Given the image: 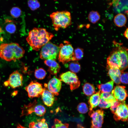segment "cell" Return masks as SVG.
<instances>
[{"instance_id":"obj_1","label":"cell","mask_w":128,"mask_h":128,"mask_svg":"<svg viewBox=\"0 0 128 128\" xmlns=\"http://www.w3.org/2000/svg\"><path fill=\"white\" fill-rule=\"evenodd\" d=\"M54 36L45 28L35 27L29 32L26 40L33 50L38 51Z\"/></svg>"},{"instance_id":"obj_2","label":"cell","mask_w":128,"mask_h":128,"mask_svg":"<svg viewBox=\"0 0 128 128\" xmlns=\"http://www.w3.org/2000/svg\"><path fill=\"white\" fill-rule=\"evenodd\" d=\"M25 53L24 49L17 43H3L0 45V58L7 61L15 62L22 58Z\"/></svg>"},{"instance_id":"obj_3","label":"cell","mask_w":128,"mask_h":128,"mask_svg":"<svg viewBox=\"0 0 128 128\" xmlns=\"http://www.w3.org/2000/svg\"><path fill=\"white\" fill-rule=\"evenodd\" d=\"M50 17L54 28L56 31L60 28H66L72 23L70 13L67 11L53 12L50 14Z\"/></svg>"},{"instance_id":"obj_4","label":"cell","mask_w":128,"mask_h":128,"mask_svg":"<svg viewBox=\"0 0 128 128\" xmlns=\"http://www.w3.org/2000/svg\"><path fill=\"white\" fill-rule=\"evenodd\" d=\"M59 50V46L49 41L41 48L40 58L45 60H55L58 56Z\"/></svg>"},{"instance_id":"obj_5","label":"cell","mask_w":128,"mask_h":128,"mask_svg":"<svg viewBox=\"0 0 128 128\" xmlns=\"http://www.w3.org/2000/svg\"><path fill=\"white\" fill-rule=\"evenodd\" d=\"M64 44H60V50L58 55V59L63 64L72 61L74 55L73 49L69 42L65 41Z\"/></svg>"},{"instance_id":"obj_6","label":"cell","mask_w":128,"mask_h":128,"mask_svg":"<svg viewBox=\"0 0 128 128\" xmlns=\"http://www.w3.org/2000/svg\"><path fill=\"white\" fill-rule=\"evenodd\" d=\"M59 79L69 85L71 90L77 88L80 85V82L76 73L71 71L62 73L59 76Z\"/></svg>"},{"instance_id":"obj_7","label":"cell","mask_w":128,"mask_h":128,"mask_svg":"<svg viewBox=\"0 0 128 128\" xmlns=\"http://www.w3.org/2000/svg\"><path fill=\"white\" fill-rule=\"evenodd\" d=\"M44 89L42 84L34 81H32L25 88L28 96L31 98L40 97Z\"/></svg>"},{"instance_id":"obj_8","label":"cell","mask_w":128,"mask_h":128,"mask_svg":"<svg viewBox=\"0 0 128 128\" xmlns=\"http://www.w3.org/2000/svg\"><path fill=\"white\" fill-rule=\"evenodd\" d=\"M107 63L109 68L120 69L122 65L118 46L113 50L107 59Z\"/></svg>"},{"instance_id":"obj_9","label":"cell","mask_w":128,"mask_h":128,"mask_svg":"<svg viewBox=\"0 0 128 128\" xmlns=\"http://www.w3.org/2000/svg\"><path fill=\"white\" fill-rule=\"evenodd\" d=\"M23 80L22 75L16 70L10 75L8 81L5 82L4 84L6 87L9 86L14 89L22 86Z\"/></svg>"},{"instance_id":"obj_10","label":"cell","mask_w":128,"mask_h":128,"mask_svg":"<svg viewBox=\"0 0 128 128\" xmlns=\"http://www.w3.org/2000/svg\"><path fill=\"white\" fill-rule=\"evenodd\" d=\"M89 115L92 119L91 128H101L103 122L104 111L101 109L90 111Z\"/></svg>"},{"instance_id":"obj_11","label":"cell","mask_w":128,"mask_h":128,"mask_svg":"<svg viewBox=\"0 0 128 128\" xmlns=\"http://www.w3.org/2000/svg\"><path fill=\"white\" fill-rule=\"evenodd\" d=\"M46 110L44 106L39 105L34 106L33 103L26 105L22 108L21 116L27 115L34 112L37 116H41L44 115Z\"/></svg>"},{"instance_id":"obj_12","label":"cell","mask_w":128,"mask_h":128,"mask_svg":"<svg viewBox=\"0 0 128 128\" xmlns=\"http://www.w3.org/2000/svg\"><path fill=\"white\" fill-rule=\"evenodd\" d=\"M128 106L124 101L121 102L117 107L114 114V118L116 121H126L128 119Z\"/></svg>"},{"instance_id":"obj_13","label":"cell","mask_w":128,"mask_h":128,"mask_svg":"<svg viewBox=\"0 0 128 128\" xmlns=\"http://www.w3.org/2000/svg\"><path fill=\"white\" fill-rule=\"evenodd\" d=\"M125 88L124 86H117L112 90L111 94L116 100L120 102L124 101L128 96Z\"/></svg>"},{"instance_id":"obj_14","label":"cell","mask_w":128,"mask_h":128,"mask_svg":"<svg viewBox=\"0 0 128 128\" xmlns=\"http://www.w3.org/2000/svg\"><path fill=\"white\" fill-rule=\"evenodd\" d=\"M62 86L61 81L59 79L54 77L51 79L47 85L48 90L54 94L58 96Z\"/></svg>"},{"instance_id":"obj_15","label":"cell","mask_w":128,"mask_h":128,"mask_svg":"<svg viewBox=\"0 0 128 128\" xmlns=\"http://www.w3.org/2000/svg\"><path fill=\"white\" fill-rule=\"evenodd\" d=\"M41 95L43 102L45 105L48 107L53 105L55 100L54 94L45 88Z\"/></svg>"},{"instance_id":"obj_16","label":"cell","mask_w":128,"mask_h":128,"mask_svg":"<svg viewBox=\"0 0 128 128\" xmlns=\"http://www.w3.org/2000/svg\"><path fill=\"white\" fill-rule=\"evenodd\" d=\"M118 47L122 62L120 70L123 71L128 67V50L127 48L123 46H119Z\"/></svg>"},{"instance_id":"obj_17","label":"cell","mask_w":128,"mask_h":128,"mask_svg":"<svg viewBox=\"0 0 128 128\" xmlns=\"http://www.w3.org/2000/svg\"><path fill=\"white\" fill-rule=\"evenodd\" d=\"M44 63L48 67V71L50 74L52 75H56L59 72L61 67L59 64L55 60H45Z\"/></svg>"},{"instance_id":"obj_18","label":"cell","mask_w":128,"mask_h":128,"mask_svg":"<svg viewBox=\"0 0 128 128\" xmlns=\"http://www.w3.org/2000/svg\"><path fill=\"white\" fill-rule=\"evenodd\" d=\"M101 92L100 91L92 95L90 97L88 101L90 111L96 108L99 104L100 99Z\"/></svg>"},{"instance_id":"obj_19","label":"cell","mask_w":128,"mask_h":128,"mask_svg":"<svg viewBox=\"0 0 128 128\" xmlns=\"http://www.w3.org/2000/svg\"><path fill=\"white\" fill-rule=\"evenodd\" d=\"M108 74L112 80L116 84H119L120 83V78L121 72L119 69L109 68Z\"/></svg>"},{"instance_id":"obj_20","label":"cell","mask_w":128,"mask_h":128,"mask_svg":"<svg viewBox=\"0 0 128 128\" xmlns=\"http://www.w3.org/2000/svg\"><path fill=\"white\" fill-rule=\"evenodd\" d=\"M114 83V81L111 80L104 84L98 85L97 87L101 93H110L112 90Z\"/></svg>"},{"instance_id":"obj_21","label":"cell","mask_w":128,"mask_h":128,"mask_svg":"<svg viewBox=\"0 0 128 128\" xmlns=\"http://www.w3.org/2000/svg\"><path fill=\"white\" fill-rule=\"evenodd\" d=\"M114 21L115 24L119 27L124 26L126 24L127 19L123 14L120 13L116 15L114 17Z\"/></svg>"},{"instance_id":"obj_22","label":"cell","mask_w":128,"mask_h":128,"mask_svg":"<svg viewBox=\"0 0 128 128\" xmlns=\"http://www.w3.org/2000/svg\"><path fill=\"white\" fill-rule=\"evenodd\" d=\"M29 128H49L44 119H38L36 122H32L29 124Z\"/></svg>"},{"instance_id":"obj_23","label":"cell","mask_w":128,"mask_h":128,"mask_svg":"<svg viewBox=\"0 0 128 128\" xmlns=\"http://www.w3.org/2000/svg\"><path fill=\"white\" fill-rule=\"evenodd\" d=\"M83 91L84 93L87 96H91L95 92V88L93 85L87 83L83 86Z\"/></svg>"},{"instance_id":"obj_24","label":"cell","mask_w":128,"mask_h":128,"mask_svg":"<svg viewBox=\"0 0 128 128\" xmlns=\"http://www.w3.org/2000/svg\"><path fill=\"white\" fill-rule=\"evenodd\" d=\"M100 97L101 99L110 104L111 106L116 101V99L110 93H101L100 94Z\"/></svg>"},{"instance_id":"obj_25","label":"cell","mask_w":128,"mask_h":128,"mask_svg":"<svg viewBox=\"0 0 128 128\" xmlns=\"http://www.w3.org/2000/svg\"><path fill=\"white\" fill-rule=\"evenodd\" d=\"M100 18V15L97 11H93L90 12L88 17L89 21L93 23L97 22L99 20Z\"/></svg>"},{"instance_id":"obj_26","label":"cell","mask_w":128,"mask_h":128,"mask_svg":"<svg viewBox=\"0 0 128 128\" xmlns=\"http://www.w3.org/2000/svg\"><path fill=\"white\" fill-rule=\"evenodd\" d=\"M83 50L82 49L78 48L74 51V55L72 61L80 60L83 57Z\"/></svg>"},{"instance_id":"obj_27","label":"cell","mask_w":128,"mask_h":128,"mask_svg":"<svg viewBox=\"0 0 128 128\" xmlns=\"http://www.w3.org/2000/svg\"><path fill=\"white\" fill-rule=\"evenodd\" d=\"M46 74V71L42 68L36 69L34 72V75L36 78L40 80L44 78Z\"/></svg>"},{"instance_id":"obj_28","label":"cell","mask_w":128,"mask_h":128,"mask_svg":"<svg viewBox=\"0 0 128 128\" xmlns=\"http://www.w3.org/2000/svg\"><path fill=\"white\" fill-rule=\"evenodd\" d=\"M69 67L71 72L75 73L79 72L81 69L80 64L75 61L70 63L69 64Z\"/></svg>"},{"instance_id":"obj_29","label":"cell","mask_w":128,"mask_h":128,"mask_svg":"<svg viewBox=\"0 0 128 128\" xmlns=\"http://www.w3.org/2000/svg\"><path fill=\"white\" fill-rule=\"evenodd\" d=\"M54 124L52 128H69L68 123H63L61 121L57 119L54 120Z\"/></svg>"},{"instance_id":"obj_30","label":"cell","mask_w":128,"mask_h":128,"mask_svg":"<svg viewBox=\"0 0 128 128\" xmlns=\"http://www.w3.org/2000/svg\"><path fill=\"white\" fill-rule=\"evenodd\" d=\"M78 111L81 114H85L88 111V108L87 104L84 103L82 102L79 103L77 107Z\"/></svg>"},{"instance_id":"obj_31","label":"cell","mask_w":128,"mask_h":128,"mask_svg":"<svg viewBox=\"0 0 128 128\" xmlns=\"http://www.w3.org/2000/svg\"><path fill=\"white\" fill-rule=\"evenodd\" d=\"M10 14L14 18H17L20 15L21 11L19 8L17 7H13L10 11Z\"/></svg>"},{"instance_id":"obj_32","label":"cell","mask_w":128,"mask_h":128,"mask_svg":"<svg viewBox=\"0 0 128 128\" xmlns=\"http://www.w3.org/2000/svg\"><path fill=\"white\" fill-rule=\"evenodd\" d=\"M121 74L120 78V82L125 84L128 83V73L121 71Z\"/></svg>"},{"instance_id":"obj_33","label":"cell","mask_w":128,"mask_h":128,"mask_svg":"<svg viewBox=\"0 0 128 128\" xmlns=\"http://www.w3.org/2000/svg\"><path fill=\"white\" fill-rule=\"evenodd\" d=\"M5 29L7 32L10 33H14L16 30V26L12 23L7 24L5 27Z\"/></svg>"},{"instance_id":"obj_34","label":"cell","mask_w":128,"mask_h":128,"mask_svg":"<svg viewBox=\"0 0 128 128\" xmlns=\"http://www.w3.org/2000/svg\"><path fill=\"white\" fill-rule=\"evenodd\" d=\"M98 105L100 108L102 109H107L111 106L110 104L101 98Z\"/></svg>"},{"instance_id":"obj_35","label":"cell","mask_w":128,"mask_h":128,"mask_svg":"<svg viewBox=\"0 0 128 128\" xmlns=\"http://www.w3.org/2000/svg\"><path fill=\"white\" fill-rule=\"evenodd\" d=\"M28 6L32 10L35 9L39 6V3L36 0H29L28 2Z\"/></svg>"},{"instance_id":"obj_36","label":"cell","mask_w":128,"mask_h":128,"mask_svg":"<svg viewBox=\"0 0 128 128\" xmlns=\"http://www.w3.org/2000/svg\"><path fill=\"white\" fill-rule=\"evenodd\" d=\"M121 102L116 100V101L114 103L113 105L110 107V109L112 113L114 114L117 107Z\"/></svg>"},{"instance_id":"obj_37","label":"cell","mask_w":128,"mask_h":128,"mask_svg":"<svg viewBox=\"0 0 128 128\" xmlns=\"http://www.w3.org/2000/svg\"><path fill=\"white\" fill-rule=\"evenodd\" d=\"M128 28H127L126 30L125 31L123 34V35L124 37L127 39H128Z\"/></svg>"},{"instance_id":"obj_38","label":"cell","mask_w":128,"mask_h":128,"mask_svg":"<svg viewBox=\"0 0 128 128\" xmlns=\"http://www.w3.org/2000/svg\"><path fill=\"white\" fill-rule=\"evenodd\" d=\"M17 128H27L22 126L20 124H18L17 126Z\"/></svg>"},{"instance_id":"obj_39","label":"cell","mask_w":128,"mask_h":128,"mask_svg":"<svg viewBox=\"0 0 128 128\" xmlns=\"http://www.w3.org/2000/svg\"><path fill=\"white\" fill-rule=\"evenodd\" d=\"M2 31V30L1 27H0V33Z\"/></svg>"}]
</instances>
